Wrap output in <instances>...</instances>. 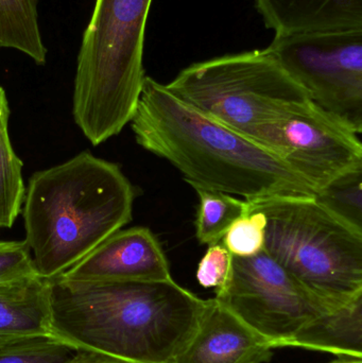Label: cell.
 Instances as JSON below:
<instances>
[{
	"label": "cell",
	"instance_id": "cell-1",
	"mask_svg": "<svg viewBox=\"0 0 362 363\" xmlns=\"http://www.w3.org/2000/svg\"><path fill=\"white\" fill-rule=\"evenodd\" d=\"M50 285L53 336L131 363H174L213 303L172 279Z\"/></svg>",
	"mask_w": 362,
	"mask_h": 363
},
{
	"label": "cell",
	"instance_id": "cell-2",
	"mask_svg": "<svg viewBox=\"0 0 362 363\" xmlns=\"http://www.w3.org/2000/svg\"><path fill=\"white\" fill-rule=\"evenodd\" d=\"M130 123L136 143L167 160L193 188L247 201L316 194L280 157L181 101L149 77Z\"/></svg>",
	"mask_w": 362,
	"mask_h": 363
},
{
	"label": "cell",
	"instance_id": "cell-3",
	"mask_svg": "<svg viewBox=\"0 0 362 363\" xmlns=\"http://www.w3.org/2000/svg\"><path fill=\"white\" fill-rule=\"evenodd\" d=\"M135 196L118 165L89 151L35 172L21 213L38 274L59 277L130 223Z\"/></svg>",
	"mask_w": 362,
	"mask_h": 363
},
{
	"label": "cell",
	"instance_id": "cell-4",
	"mask_svg": "<svg viewBox=\"0 0 362 363\" xmlns=\"http://www.w3.org/2000/svg\"><path fill=\"white\" fill-rule=\"evenodd\" d=\"M152 0H96L83 35L72 114L94 146L131 121L144 84L145 32Z\"/></svg>",
	"mask_w": 362,
	"mask_h": 363
},
{
	"label": "cell",
	"instance_id": "cell-5",
	"mask_svg": "<svg viewBox=\"0 0 362 363\" xmlns=\"http://www.w3.org/2000/svg\"><path fill=\"white\" fill-rule=\"evenodd\" d=\"M266 217L264 251L329 308L362 298V230L315 196L249 201Z\"/></svg>",
	"mask_w": 362,
	"mask_h": 363
},
{
	"label": "cell",
	"instance_id": "cell-6",
	"mask_svg": "<svg viewBox=\"0 0 362 363\" xmlns=\"http://www.w3.org/2000/svg\"><path fill=\"white\" fill-rule=\"evenodd\" d=\"M165 86L181 101L255 144L264 132L310 101L267 49L193 64Z\"/></svg>",
	"mask_w": 362,
	"mask_h": 363
},
{
	"label": "cell",
	"instance_id": "cell-7",
	"mask_svg": "<svg viewBox=\"0 0 362 363\" xmlns=\"http://www.w3.org/2000/svg\"><path fill=\"white\" fill-rule=\"evenodd\" d=\"M267 50L319 108L362 132V30L274 38Z\"/></svg>",
	"mask_w": 362,
	"mask_h": 363
},
{
	"label": "cell",
	"instance_id": "cell-8",
	"mask_svg": "<svg viewBox=\"0 0 362 363\" xmlns=\"http://www.w3.org/2000/svg\"><path fill=\"white\" fill-rule=\"evenodd\" d=\"M215 292L219 304L274 349L289 347L310 322L333 311L265 251L233 256L229 279Z\"/></svg>",
	"mask_w": 362,
	"mask_h": 363
},
{
	"label": "cell",
	"instance_id": "cell-9",
	"mask_svg": "<svg viewBox=\"0 0 362 363\" xmlns=\"http://www.w3.org/2000/svg\"><path fill=\"white\" fill-rule=\"evenodd\" d=\"M257 145L283 160L316 194L340 177L362 169L358 134L312 100L264 132Z\"/></svg>",
	"mask_w": 362,
	"mask_h": 363
},
{
	"label": "cell",
	"instance_id": "cell-10",
	"mask_svg": "<svg viewBox=\"0 0 362 363\" xmlns=\"http://www.w3.org/2000/svg\"><path fill=\"white\" fill-rule=\"evenodd\" d=\"M80 283H125L171 279L161 243L144 226L119 230L59 275Z\"/></svg>",
	"mask_w": 362,
	"mask_h": 363
},
{
	"label": "cell",
	"instance_id": "cell-11",
	"mask_svg": "<svg viewBox=\"0 0 362 363\" xmlns=\"http://www.w3.org/2000/svg\"><path fill=\"white\" fill-rule=\"evenodd\" d=\"M274 347L213 298L199 328L174 363H265Z\"/></svg>",
	"mask_w": 362,
	"mask_h": 363
},
{
	"label": "cell",
	"instance_id": "cell-12",
	"mask_svg": "<svg viewBox=\"0 0 362 363\" xmlns=\"http://www.w3.org/2000/svg\"><path fill=\"white\" fill-rule=\"evenodd\" d=\"M276 36L362 30V0H255Z\"/></svg>",
	"mask_w": 362,
	"mask_h": 363
},
{
	"label": "cell",
	"instance_id": "cell-13",
	"mask_svg": "<svg viewBox=\"0 0 362 363\" xmlns=\"http://www.w3.org/2000/svg\"><path fill=\"white\" fill-rule=\"evenodd\" d=\"M51 335L50 279L35 275L0 284V345Z\"/></svg>",
	"mask_w": 362,
	"mask_h": 363
},
{
	"label": "cell",
	"instance_id": "cell-14",
	"mask_svg": "<svg viewBox=\"0 0 362 363\" xmlns=\"http://www.w3.org/2000/svg\"><path fill=\"white\" fill-rule=\"evenodd\" d=\"M289 347L362 358V298L310 322Z\"/></svg>",
	"mask_w": 362,
	"mask_h": 363
},
{
	"label": "cell",
	"instance_id": "cell-15",
	"mask_svg": "<svg viewBox=\"0 0 362 363\" xmlns=\"http://www.w3.org/2000/svg\"><path fill=\"white\" fill-rule=\"evenodd\" d=\"M0 47L21 51L38 65L46 63L38 0H0Z\"/></svg>",
	"mask_w": 362,
	"mask_h": 363
},
{
	"label": "cell",
	"instance_id": "cell-16",
	"mask_svg": "<svg viewBox=\"0 0 362 363\" xmlns=\"http://www.w3.org/2000/svg\"><path fill=\"white\" fill-rule=\"evenodd\" d=\"M9 118L8 99L0 86V228H12L21 213L26 196L23 162L11 144Z\"/></svg>",
	"mask_w": 362,
	"mask_h": 363
},
{
	"label": "cell",
	"instance_id": "cell-17",
	"mask_svg": "<svg viewBox=\"0 0 362 363\" xmlns=\"http://www.w3.org/2000/svg\"><path fill=\"white\" fill-rule=\"evenodd\" d=\"M195 190L200 202L196 219V236L201 245L220 242L236 220L250 213L249 201L214 190L201 188Z\"/></svg>",
	"mask_w": 362,
	"mask_h": 363
},
{
	"label": "cell",
	"instance_id": "cell-18",
	"mask_svg": "<svg viewBox=\"0 0 362 363\" xmlns=\"http://www.w3.org/2000/svg\"><path fill=\"white\" fill-rule=\"evenodd\" d=\"M79 351L52 335L28 337L0 345V363H67Z\"/></svg>",
	"mask_w": 362,
	"mask_h": 363
},
{
	"label": "cell",
	"instance_id": "cell-19",
	"mask_svg": "<svg viewBox=\"0 0 362 363\" xmlns=\"http://www.w3.org/2000/svg\"><path fill=\"white\" fill-rule=\"evenodd\" d=\"M362 169L354 170L319 190L315 196L332 213L362 230Z\"/></svg>",
	"mask_w": 362,
	"mask_h": 363
},
{
	"label": "cell",
	"instance_id": "cell-20",
	"mask_svg": "<svg viewBox=\"0 0 362 363\" xmlns=\"http://www.w3.org/2000/svg\"><path fill=\"white\" fill-rule=\"evenodd\" d=\"M266 217L254 211L236 220L223 237V245L236 257H250L265 249Z\"/></svg>",
	"mask_w": 362,
	"mask_h": 363
},
{
	"label": "cell",
	"instance_id": "cell-21",
	"mask_svg": "<svg viewBox=\"0 0 362 363\" xmlns=\"http://www.w3.org/2000/svg\"><path fill=\"white\" fill-rule=\"evenodd\" d=\"M35 275L31 251L25 241L0 240V284Z\"/></svg>",
	"mask_w": 362,
	"mask_h": 363
},
{
	"label": "cell",
	"instance_id": "cell-22",
	"mask_svg": "<svg viewBox=\"0 0 362 363\" xmlns=\"http://www.w3.org/2000/svg\"><path fill=\"white\" fill-rule=\"evenodd\" d=\"M232 262L233 255L223 243L208 245L205 255L198 264V283L203 288H214L215 291L220 289L231 274Z\"/></svg>",
	"mask_w": 362,
	"mask_h": 363
},
{
	"label": "cell",
	"instance_id": "cell-23",
	"mask_svg": "<svg viewBox=\"0 0 362 363\" xmlns=\"http://www.w3.org/2000/svg\"><path fill=\"white\" fill-rule=\"evenodd\" d=\"M67 363H131L125 360L118 359L112 356L104 355L97 352L80 350L79 353Z\"/></svg>",
	"mask_w": 362,
	"mask_h": 363
},
{
	"label": "cell",
	"instance_id": "cell-24",
	"mask_svg": "<svg viewBox=\"0 0 362 363\" xmlns=\"http://www.w3.org/2000/svg\"><path fill=\"white\" fill-rule=\"evenodd\" d=\"M329 363H362V358L351 357V356H339L337 360Z\"/></svg>",
	"mask_w": 362,
	"mask_h": 363
}]
</instances>
